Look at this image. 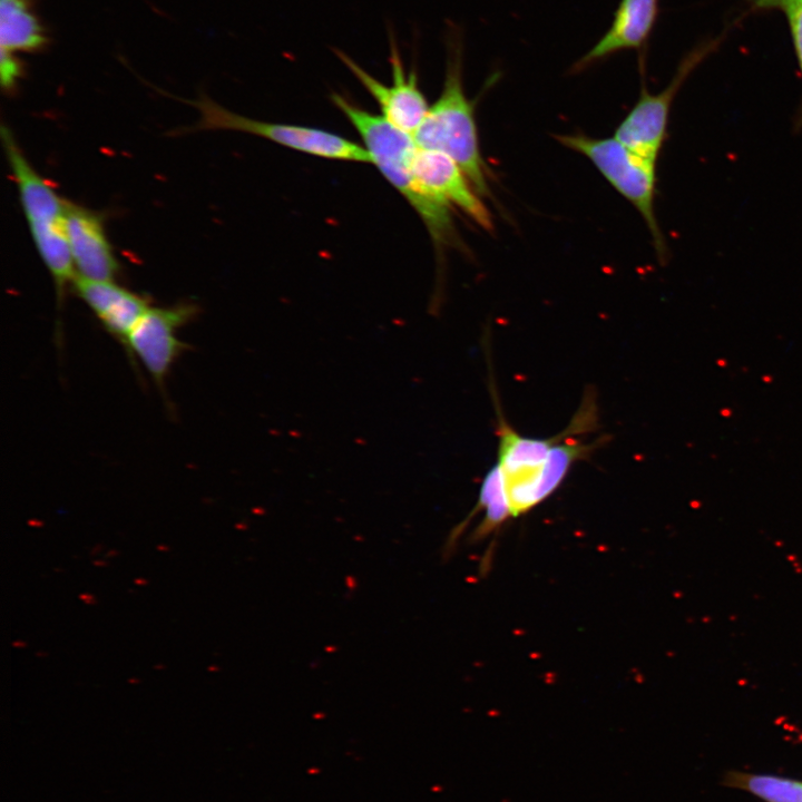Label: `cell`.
Returning a JSON list of instances; mask_svg holds the SVG:
<instances>
[{
    "label": "cell",
    "instance_id": "obj_1",
    "mask_svg": "<svg viewBox=\"0 0 802 802\" xmlns=\"http://www.w3.org/2000/svg\"><path fill=\"white\" fill-rule=\"evenodd\" d=\"M463 36L457 26L446 35L447 66L442 91L412 135L417 146L441 151L462 169L473 189L488 196L487 168L480 154L475 104L464 91Z\"/></svg>",
    "mask_w": 802,
    "mask_h": 802
},
{
    "label": "cell",
    "instance_id": "obj_2",
    "mask_svg": "<svg viewBox=\"0 0 802 802\" xmlns=\"http://www.w3.org/2000/svg\"><path fill=\"white\" fill-rule=\"evenodd\" d=\"M331 98L359 133L371 163L418 213L434 244L438 247L453 244L456 232L450 207L427 193L414 176L412 157L417 144L413 137L339 94Z\"/></svg>",
    "mask_w": 802,
    "mask_h": 802
},
{
    "label": "cell",
    "instance_id": "obj_3",
    "mask_svg": "<svg viewBox=\"0 0 802 802\" xmlns=\"http://www.w3.org/2000/svg\"><path fill=\"white\" fill-rule=\"evenodd\" d=\"M1 138L16 182L21 206L37 251L51 274L58 304L76 276L66 235L67 200L27 160L10 128L2 125Z\"/></svg>",
    "mask_w": 802,
    "mask_h": 802
},
{
    "label": "cell",
    "instance_id": "obj_4",
    "mask_svg": "<svg viewBox=\"0 0 802 802\" xmlns=\"http://www.w3.org/2000/svg\"><path fill=\"white\" fill-rule=\"evenodd\" d=\"M564 146L586 156L643 216L661 260L666 256V245L654 211L655 163L614 138H591L583 134L557 135Z\"/></svg>",
    "mask_w": 802,
    "mask_h": 802
},
{
    "label": "cell",
    "instance_id": "obj_5",
    "mask_svg": "<svg viewBox=\"0 0 802 802\" xmlns=\"http://www.w3.org/2000/svg\"><path fill=\"white\" fill-rule=\"evenodd\" d=\"M190 104L200 111V119L188 131L236 130L265 138L311 156L333 160L371 163V157L364 146L324 129L248 118L235 114L208 98H202Z\"/></svg>",
    "mask_w": 802,
    "mask_h": 802
},
{
    "label": "cell",
    "instance_id": "obj_6",
    "mask_svg": "<svg viewBox=\"0 0 802 802\" xmlns=\"http://www.w3.org/2000/svg\"><path fill=\"white\" fill-rule=\"evenodd\" d=\"M720 45L713 39L694 47L679 61L669 84L658 94L645 86L634 107L619 124L615 138L632 151L656 162L666 138L671 106L691 72Z\"/></svg>",
    "mask_w": 802,
    "mask_h": 802
},
{
    "label": "cell",
    "instance_id": "obj_7",
    "mask_svg": "<svg viewBox=\"0 0 802 802\" xmlns=\"http://www.w3.org/2000/svg\"><path fill=\"white\" fill-rule=\"evenodd\" d=\"M197 313V306L192 303L149 306L129 334L127 353L140 360L163 393L174 362L187 349L177 332Z\"/></svg>",
    "mask_w": 802,
    "mask_h": 802
},
{
    "label": "cell",
    "instance_id": "obj_8",
    "mask_svg": "<svg viewBox=\"0 0 802 802\" xmlns=\"http://www.w3.org/2000/svg\"><path fill=\"white\" fill-rule=\"evenodd\" d=\"M338 57L375 99L381 116L392 126L412 136L426 118L430 106L419 87L415 72H407L394 38L390 36V85L382 84L344 52L338 51Z\"/></svg>",
    "mask_w": 802,
    "mask_h": 802
},
{
    "label": "cell",
    "instance_id": "obj_9",
    "mask_svg": "<svg viewBox=\"0 0 802 802\" xmlns=\"http://www.w3.org/2000/svg\"><path fill=\"white\" fill-rule=\"evenodd\" d=\"M412 169L417 180L432 197L463 212L485 229L492 227L489 211L479 198L460 166L448 155L415 147Z\"/></svg>",
    "mask_w": 802,
    "mask_h": 802
},
{
    "label": "cell",
    "instance_id": "obj_10",
    "mask_svg": "<svg viewBox=\"0 0 802 802\" xmlns=\"http://www.w3.org/2000/svg\"><path fill=\"white\" fill-rule=\"evenodd\" d=\"M659 0H620L607 31L569 69L580 74L623 50H643L655 27Z\"/></svg>",
    "mask_w": 802,
    "mask_h": 802
},
{
    "label": "cell",
    "instance_id": "obj_11",
    "mask_svg": "<svg viewBox=\"0 0 802 802\" xmlns=\"http://www.w3.org/2000/svg\"><path fill=\"white\" fill-rule=\"evenodd\" d=\"M66 235L76 275L113 281L119 270L100 216L67 202Z\"/></svg>",
    "mask_w": 802,
    "mask_h": 802
},
{
    "label": "cell",
    "instance_id": "obj_12",
    "mask_svg": "<svg viewBox=\"0 0 802 802\" xmlns=\"http://www.w3.org/2000/svg\"><path fill=\"white\" fill-rule=\"evenodd\" d=\"M72 287L105 330L127 349L131 330L149 309L147 301L113 281L89 280L76 275Z\"/></svg>",
    "mask_w": 802,
    "mask_h": 802
},
{
    "label": "cell",
    "instance_id": "obj_13",
    "mask_svg": "<svg viewBox=\"0 0 802 802\" xmlns=\"http://www.w3.org/2000/svg\"><path fill=\"white\" fill-rule=\"evenodd\" d=\"M47 42L29 0H0V43L11 52L35 51Z\"/></svg>",
    "mask_w": 802,
    "mask_h": 802
},
{
    "label": "cell",
    "instance_id": "obj_14",
    "mask_svg": "<svg viewBox=\"0 0 802 802\" xmlns=\"http://www.w3.org/2000/svg\"><path fill=\"white\" fill-rule=\"evenodd\" d=\"M724 783L745 790L766 802H802V782L766 774L730 772Z\"/></svg>",
    "mask_w": 802,
    "mask_h": 802
},
{
    "label": "cell",
    "instance_id": "obj_15",
    "mask_svg": "<svg viewBox=\"0 0 802 802\" xmlns=\"http://www.w3.org/2000/svg\"><path fill=\"white\" fill-rule=\"evenodd\" d=\"M793 47L802 72V0L789 7L785 11Z\"/></svg>",
    "mask_w": 802,
    "mask_h": 802
},
{
    "label": "cell",
    "instance_id": "obj_16",
    "mask_svg": "<svg viewBox=\"0 0 802 802\" xmlns=\"http://www.w3.org/2000/svg\"><path fill=\"white\" fill-rule=\"evenodd\" d=\"M1 85L4 89H11L22 74L21 63L13 52L1 48Z\"/></svg>",
    "mask_w": 802,
    "mask_h": 802
},
{
    "label": "cell",
    "instance_id": "obj_17",
    "mask_svg": "<svg viewBox=\"0 0 802 802\" xmlns=\"http://www.w3.org/2000/svg\"><path fill=\"white\" fill-rule=\"evenodd\" d=\"M801 0H749L753 10H782L783 12L794 3Z\"/></svg>",
    "mask_w": 802,
    "mask_h": 802
},
{
    "label": "cell",
    "instance_id": "obj_18",
    "mask_svg": "<svg viewBox=\"0 0 802 802\" xmlns=\"http://www.w3.org/2000/svg\"><path fill=\"white\" fill-rule=\"evenodd\" d=\"M79 597H80L82 600H85L87 604H94V603H95V600H92V599H94V596H91V595L81 594Z\"/></svg>",
    "mask_w": 802,
    "mask_h": 802
},
{
    "label": "cell",
    "instance_id": "obj_19",
    "mask_svg": "<svg viewBox=\"0 0 802 802\" xmlns=\"http://www.w3.org/2000/svg\"><path fill=\"white\" fill-rule=\"evenodd\" d=\"M13 646L23 647V646H26V643H23V642L21 643V640H17L13 643Z\"/></svg>",
    "mask_w": 802,
    "mask_h": 802
},
{
    "label": "cell",
    "instance_id": "obj_20",
    "mask_svg": "<svg viewBox=\"0 0 802 802\" xmlns=\"http://www.w3.org/2000/svg\"><path fill=\"white\" fill-rule=\"evenodd\" d=\"M135 583L139 584V585H145L147 583V580H145L143 578H138V579H135Z\"/></svg>",
    "mask_w": 802,
    "mask_h": 802
},
{
    "label": "cell",
    "instance_id": "obj_21",
    "mask_svg": "<svg viewBox=\"0 0 802 802\" xmlns=\"http://www.w3.org/2000/svg\"><path fill=\"white\" fill-rule=\"evenodd\" d=\"M128 682L131 683V684H137V683H139V681H138V679H135V678H131V679H129Z\"/></svg>",
    "mask_w": 802,
    "mask_h": 802
},
{
    "label": "cell",
    "instance_id": "obj_22",
    "mask_svg": "<svg viewBox=\"0 0 802 802\" xmlns=\"http://www.w3.org/2000/svg\"><path fill=\"white\" fill-rule=\"evenodd\" d=\"M95 565L101 566V565H106V563H101V560H99V561L97 560V561H95Z\"/></svg>",
    "mask_w": 802,
    "mask_h": 802
},
{
    "label": "cell",
    "instance_id": "obj_23",
    "mask_svg": "<svg viewBox=\"0 0 802 802\" xmlns=\"http://www.w3.org/2000/svg\"><path fill=\"white\" fill-rule=\"evenodd\" d=\"M157 549H158V550H166L167 548H165V547H163V546H158Z\"/></svg>",
    "mask_w": 802,
    "mask_h": 802
}]
</instances>
